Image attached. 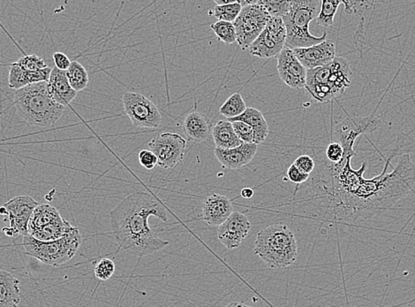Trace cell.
Wrapping results in <instances>:
<instances>
[{
  "mask_svg": "<svg viewBox=\"0 0 415 307\" xmlns=\"http://www.w3.org/2000/svg\"><path fill=\"white\" fill-rule=\"evenodd\" d=\"M168 221L164 204L147 192H134L124 198L111 211V231L119 244V250L133 255L144 257L159 252L169 244L161 240L148 224L150 217Z\"/></svg>",
  "mask_w": 415,
  "mask_h": 307,
  "instance_id": "6da1fadb",
  "label": "cell"
},
{
  "mask_svg": "<svg viewBox=\"0 0 415 307\" xmlns=\"http://www.w3.org/2000/svg\"><path fill=\"white\" fill-rule=\"evenodd\" d=\"M15 108L31 126L46 128L60 119L65 107L49 94L47 82L34 83L14 92Z\"/></svg>",
  "mask_w": 415,
  "mask_h": 307,
  "instance_id": "7a4b0ae2",
  "label": "cell"
},
{
  "mask_svg": "<svg viewBox=\"0 0 415 307\" xmlns=\"http://www.w3.org/2000/svg\"><path fill=\"white\" fill-rule=\"evenodd\" d=\"M255 253L269 268H289L298 258V246L293 232L282 223L262 229L257 234Z\"/></svg>",
  "mask_w": 415,
  "mask_h": 307,
  "instance_id": "3957f363",
  "label": "cell"
},
{
  "mask_svg": "<svg viewBox=\"0 0 415 307\" xmlns=\"http://www.w3.org/2000/svg\"><path fill=\"white\" fill-rule=\"evenodd\" d=\"M352 71L348 61L342 57L326 66L308 70L305 89L319 103L342 97L351 85Z\"/></svg>",
  "mask_w": 415,
  "mask_h": 307,
  "instance_id": "277c9868",
  "label": "cell"
},
{
  "mask_svg": "<svg viewBox=\"0 0 415 307\" xmlns=\"http://www.w3.org/2000/svg\"><path fill=\"white\" fill-rule=\"evenodd\" d=\"M321 5V0L290 1L289 11L282 18L287 30L286 47H311L326 40V32L322 36H315L309 31V24L318 17Z\"/></svg>",
  "mask_w": 415,
  "mask_h": 307,
  "instance_id": "5b68a950",
  "label": "cell"
},
{
  "mask_svg": "<svg viewBox=\"0 0 415 307\" xmlns=\"http://www.w3.org/2000/svg\"><path fill=\"white\" fill-rule=\"evenodd\" d=\"M82 243V235L76 228L60 240L52 242H41L30 235H25L23 246L27 255L38 260L43 264L56 266L72 260Z\"/></svg>",
  "mask_w": 415,
  "mask_h": 307,
  "instance_id": "8992f818",
  "label": "cell"
},
{
  "mask_svg": "<svg viewBox=\"0 0 415 307\" xmlns=\"http://www.w3.org/2000/svg\"><path fill=\"white\" fill-rule=\"evenodd\" d=\"M271 15L257 0L256 4L245 6L234 21L237 43L240 47L249 49L267 25Z\"/></svg>",
  "mask_w": 415,
  "mask_h": 307,
  "instance_id": "52a82bcc",
  "label": "cell"
},
{
  "mask_svg": "<svg viewBox=\"0 0 415 307\" xmlns=\"http://www.w3.org/2000/svg\"><path fill=\"white\" fill-rule=\"evenodd\" d=\"M124 110L136 128L156 129L162 122L157 105L138 92H126L122 97Z\"/></svg>",
  "mask_w": 415,
  "mask_h": 307,
  "instance_id": "ba28073f",
  "label": "cell"
},
{
  "mask_svg": "<svg viewBox=\"0 0 415 307\" xmlns=\"http://www.w3.org/2000/svg\"><path fill=\"white\" fill-rule=\"evenodd\" d=\"M287 30L283 19L271 17L265 30L249 46L251 55L261 59L277 57L286 47Z\"/></svg>",
  "mask_w": 415,
  "mask_h": 307,
  "instance_id": "9c48e42d",
  "label": "cell"
},
{
  "mask_svg": "<svg viewBox=\"0 0 415 307\" xmlns=\"http://www.w3.org/2000/svg\"><path fill=\"white\" fill-rule=\"evenodd\" d=\"M187 140L177 133H162L148 144V150L156 155L161 169H173L185 156Z\"/></svg>",
  "mask_w": 415,
  "mask_h": 307,
  "instance_id": "30bf717a",
  "label": "cell"
},
{
  "mask_svg": "<svg viewBox=\"0 0 415 307\" xmlns=\"http://www.w3.org/2000/svg\"><path fill=\"white\" fill-rule=\"evenodd\" d=\"M251 229L249 218L244 213L234 212L218 229V238L226 249L240 247Z\"/></svg>",
  "mask_w": 415,
  "mask_h": 307,
  "instance_id": "8fae6325",
  "label": "cell"
},
{
  "mask_svg": "<svg viewBox=\"0 0 415 307\" xmlns=\"http://www.w3.org/2000/svg\"><path fill=\"white\" fill-rule=\"evenodd\" d=\"M278 59V72L280 79L290 88L299 89L305 88L306 72L292 49L284 47Z\"/></svg>",
  "mask_w": 415,
  "mask_h": 307,
  "instance_id": "7c38bea8",
  "label": "cell"
},
{
  "mask_svg": "<svg viewBox=\"0 0 415 307\" xmlns=\"http://www.w3.org/2000/svg\"><path fill=\"white\" fill-rule=\"evenodd\" d=\"M32 197L18 196L12 198V200L3 204L8 215L9 227L14 229L19 235H25L27 233V226H29L31 215L38 206Z\"/></svg>",
  "mask_w": 415,
  "mask_h": 307,
  "instance_id": "4fadbf2b",
  "label": "cell"
},
{
  "mask_svg": "<svg viewBox=\"0 0 415 307\" xmlns=\"http://www.w3.org/2000/svg\"><path fill=\"white\" fill-rule=\"evenodd\" d=\"M294 54L306 70L326 66L336 59V46L330 40L317 45L293 50Z\"/></svg>",
  "mask_w": 415,
  "mask_h": 307,
  "instance_id": "5bb4252c",
  "label": "cell"
},
{
  "mask_svg": "<svg viewBox=\"0 0 415 307\" xmlns=\"http://www.w3.org/2000/svg\"><path fill=\"white\" fill-rule=\"evenodd\" d=\"M234 213L231 200L224 195L212 194L203 204V220L208 225L219 227Z\"/></svg>",
  "mask_w": 415,
  "mask_h": 307,
  "instance_id": "9a60e30c",
  "label": "cell"
},
{
  "mask_svg": "<svg viewBox=\"0 0 415 307\" xmlns=\"http://www.w3.org/2000/svg\"><path fill=\"white\" fill-rule=\"evenodd\" d=\"M257 151H258V145L243 142L240 147L227 149V150L215 148L214 154L219 163L225 169L235 170L249 164L256 156Z\"/></svg>",
  "mask_w": 415,
  "mask_h": 307,
  "instance_id": "2e32d148",
  "label": "cell"
},
{
  "mask_svg": "<svg viewBox=\"0 0 415 307\" xmlns=\"http://www.w3.org/2000/svg\"><path fill=\"white\" fill-rule=\"evenodd\" d=\"M47 87L49 96L56 103L64 107L72 103L78 94L69 85L66 71H61L55 67L49 74Z\"/></svg>",
  "mask_w": 415,
  "mask_h": 307,
  "instance_id": "e0dca14e",
  "label": "cell"
},
{
  "mask_svg": "<svg viewBox=\"0 0 415 307\" xmlns=\"http://www.w3.org/2000/svg\"><path fill=\"white\" fill-rule=\"evenodd\" d=\"M183 131L188 140L203 142L209 140L212 136V125L206 116L194 111L186 116Z\"/></svg>",
  "mask_w": 415,
  "mask_h": 307,
  "instance_id": "ac0fdd59",
  "label": "cell"
},
{
  "mask_svg": "<svg viewBox=\"0 0 415 307\" xmlns=\"http://www.w3.org/2000/svg\"><path fill=\"white\" fill-rule=\"evenodd\" d=\"M229 122H243L249 125L254 130L255 141L254 144L258 145L265 142L269 133L267 120L261 111L254 107H247L241 116L228 120Z\"/></svg>",
  "mask_w": 415,
  "mask_h": 307,
  "instance_id": "d6986e66",
  "label": "cell"
},
{
  "mask_svg": "<svg viewBox=\"0 0 415 307\" xmlns=\"http://www.w3.org/2000/svg\"><path fill=\"white\" fill-rule=\"evenodd\" d=\"M20 281L8 271H0V307H18L21 302Z\"/></svg>",
  "mask_w": 415,
  "mask_h": 307,
  "instance_id": "ffe728a7",
  "label": "cell"
},
{
  "mask_svg": "<svg viewBox=\"0 0 415 307\" xmlns=\"http://www.w3.org/2000/svg\"><path fill=\"white\" fill-rule=\"evenodd\" d=\"M212 138L216 148L227 149L240 147L243 142L235 134L234 127L228 120H219L212 128Z\"/></svg>",
  "mask_w": 415,
  "mask_h": 307,
  "instance_id": "44dd1931",
  "label": "cell"
},
{
  "mask_svg": "<svg viewBox=\"0 0 415 307\" xmlns=\"http://www.w3.org/2000/svg\"><path fill=\"white\" fill-rule=\"evenodd\" d=\"M74 229L76 227H74L69 222L61 217L57 221L49 223L45 227L36 229L30 235L38 241L52 242L65 237L67 234L72 232Z\"/></svg>",
  "mask_w": 415,
  "mask_h": 307,
  "instance_id": "7402d4cb",
  "label": "cell"
},
{
  "mask_svg": "<svg viewBox=\"0 0 415 307\" xmlns=\"http://www.w3.org/2000/svg\"><path fill=\"white\" fill-rule=\"evenodd\" d=\"M61 218L60 212L48 204H39L34 210L27 226V233L31 234L36 229L45 227L49 223Z\"/></svg>",
  "mask_w": 415,
  "mask_h": 307,
  "instance_id": "603a6c76",
  "label": "cell"
},
{
  "mask_svg": "<svg viewBox=\"0 0 415 307\" xmlns=\"http://www.w3.org/2000/svg\"><path fill=\"white\" fill-rule=\"evenodd\" d=\"M69 85L76 92L83 91L89 85V74L86 68L78 61H74L66 71Z\"/></svg>",
  "mask_w": 415,
  "mask_h": 307,
  "instance_id": "cb8c5ba5",
  "label": "cell"
},
{
  "mask_svg": "<svg viewBox=\"0 0 415 307\" xmlns=\"http://www.w3.org/2000/svg\"><path fill=\"white\" fill-rule=\"evenodd\" d=\"M243 96L240 92L234 93L220 107L219 114L227 118V120L241 116L247 109Z\"/></svg>",
  "mask_w": 415,
  "mask_h": 307,
  "instance_id": "d4e9b609",
  "label": "cell"
},
{
  "mask_svg": "<svg viewBox=\"0 0 415 307\" xmlns=\"http://www.w3.org/2000/svg\"><path fill=\"white\" fill-rule=\"evenodd\" d=\"M342 5L341 0H324L322 1L320 12L315 19L318 25L323 28H329L334 23V17L339 6Z\"/></svg>",
  "mask_w": 415,
  "mask_h": 307,
  "instance_id": "484cf974",
  "label": "cell"
},
{
  "mask_svg": "<svg viewBox=\"0 0 415 307\" xmlns=\"http://www.w3.org/2000/svg\"><path fill=\"white\" fill-rule=\"evenodd\" d=\"M210 29L215 33L219 41L227 43V45L237 43L236 30H235L234 23L218 21L210 25Z\"/></svg>",
  "mask_w": 415,
  "mask_h": 307,
  "instance_id": "4316f807",
  "label": "cell"
},
{
  "mask_svg": "<svg viewBox=\"0 0 415 307\" xmlns=\"http://www.w3.org/2000/svg\"><path fill=\"white\" fill-rule=\"evenodd\" d=\"M243 10V6L238 1L232 3V4L225 6H216L210 10V15L218 19V21H227V23H234L236 20L238 14Z\"/></svg>",
  "mask_w": 415,
  "mask_h": 307,
  "instance_id": "83f0119b",
  "label": "cell"
},
{
  "mask_svg": "<svg viewBox=\"0 0 415 307\" xmlns=\"http://www.w3.org/2000/svg\"><path fill=\"white\" fill-rule=\"evenodd\" d=\"M14 64L23 68V70L30 71V72L45 70L48 67L45 61L36 54L24 55L14 62Z\"/></svg>",
  "mask_w": 415,
  "mask_h": 307,
  "instance_id": "f1b7e54d",
  "label": "cell"
},
{
  "mask_svg": "<svg viewBox=\"0 0 415 307\" xmlns=\"http://www.w3.org/2000/svg\"><path fill=\"white\" fill-rule=\"evenodd\" d=\"M345 6V12L348 14L361 15L364 17L365 14L373 10L374 6L379 4L377 1H342Z\"/></svg>",
  "mask_w": 415,
  "mask_h": 307,
  "instance_id": "f546056e",
  "label": "cell"
},
{
  "mask_svg": "<svg viewBox=\"0 0 415 307\" xmlns=\"http://www.w3.org/2000/svg\"><path fill=\"white\" fill-rule=\"evenodd\" d=\"M260 4L266 9L271 17L283 18L289 11L290 1H269V0H259Z\"/></svg>",
  "mask_w": 415,
  "mask_h": 307,
  "instance_id": "4dcf8cb0",
  "label": "cell"
},
{
  "mask_svg": "<svg viewBox=\"0 0 415 307\" xmlns=\"http://www.w3.org/2000/svg\"><path fill=\"white\" fill-rule=\"evenodd\" d=\"M8 85L11 89H21L27 86L26 78H25V71L17 65L12 63L8 74Z\"/></svg>",
  "mask_w": 415,
  "mask_h": 307,
  "instance_id": "1f68e13d",
  "label": "cell"
},
{
  "mask_svg": "<svg viewBox=\"0 0 415 307\" xmlns=\"http://www.w3.org/2000/svg\"><path fill=\"white\" fill-rule=\"evenodd\" d=\"M94 273L98 280L108 281L115 273V263L110 259H102L95 266Z\"/></svg>",
  "mask_w": 415,
  "mask_h": 307,
  "instance_id": "d6a6232c",
  "label": "cell"
},
{
  "mask_svg": "<svg viewBox=\"0 0 415 307\" xmlns=\"http://www.w3.org/2000/svg\"><path fill=\"white\" fill-rule=\"evenodd\" d=\"M235 134L238 139L245 144H254L255 141V134L254 130L247 123L243 122H232Z\"/></svg>",
  "mask_w": 415,
  "mask_h": 307,
  "instance_id": "836d02e7",
  "label": "cell"
},
{
  "mask_svg": "<svg viewBox=\"0 0 415 307\" xmlns=\"http://www.w3.org/2000/svg\"><path fill=\"white\" fill-rule=\"evenodd\" d=\"M325 154H326L327 160L330 163L337 164L343 160L344 156H345V151H344L340 142H333L328 145Z\"/></svg>",
  "mask_w": 415,
  "mask_h": 307,
  "instance_id": "e575fe53",
  "label": "cell"
},
{
  "mask_svg": "<svg viewBox=\"0 0 415 307\" xmlns=\"http://www.w3.org/2000/svg\"><path fill=\"white\" fill-rule=\"evenodd\" d=\"M294 165L299 169L300 171L311 176L314 171L315 167V160L309 155H300L293 162Z\"/></svg>",
  "mask_w": 415,
  "mask_h": 307,
  "instance_id": "d590c367",
  "label": "cell"
},
{
  "mask_svg": "<svg viewBox=\"0 0 415 307\" xmlns=\"http://www.w3.org/2000/svg\"><path fill=\"white\" fill-rule=\"evenodd\" d=\"M139 162L147 170H153L157 165L159 160L156 155L150 150H142L138 155Z\"/></svg>",
  "mask_w": 415,
  "mask_h": 307,
  "instance_id": "8d00e7d4",
  "label": "cell"
},
{
  "mask_svg": "<svg viewBox=\"0 0 415 307\" xmlns=\"http://www.w3.org/2000/svg\"><path fill=\"white\" fill-rule=\"evenodd\" d=\"M287 175L289 181L297 185L304 184L309 178V175L300 171L294 164H292L289 169H287Z\"/></svg>",
  "mask_w": 415,
  "mask_h": 307,
  "instance_id": "74e56055",
  "label": "cell"
},
{
  "mask_svg": "<svg viewBox=\"0 0 415 307\" xmlns=\"http://www.w3.org/2000/svg\"><path fill=\"white\" fill-rule=\"evenodd\" d=\"M54 61L55 67L61 71H67L69 68L71 63H72V61L67 57V55L60 52H55L54 54Z\"/></svg>",
  "mask_w": 415,
  "mask_h": 307,
  "instance_id": "f35d334b",
  "label": "cell"
},
{
  "mask_svg": "<svg viewBox=\"0 0 415 307\" xmlns=\"http://www.w3.org/2000/svg\"><path fill=\"white\" fill-rule=\"evenodd\" d=\"M255 194V192L250 188H244L243 191H241V196L244 198H252Z\"/></svg>",
  "mask_w": 415,
  "mask_h": 307,
  "instance_id": "ab89813d",
  "label": "cell"
},
{
  "mask_svg": "<svg viewBox=\"0 0 415 307\" xmlns=\"http://www.w3.org/2000/svg\"><path fill=\"white\" fill-rule=\"evenodd\" d=\"M2 231L4 232V233L5 234V235H8V237H17V235H19L18 232L16 231H14V229H12L10 227H5L4 229H2Z\"/></svg>",
  "mask_w": 415,
  "mask_h": 307,
  "instance_id": "60d3db41",
  "label": "cell"
},
{
  "mask_svg": "<svg viewBox=\"0 0 415 307\" xmlns=\"http://www.w3.org/2000/svg\"><path fill=\"white\" fill-rule=\"evenodd\" d=\"M225 307H252L243 302H232Z\"/></svg>",
  "mask_w": 415,
  "mask_h": 307,
  "instance_id": "b9f144b4",
  "label": "cell"
}]
</instances>
